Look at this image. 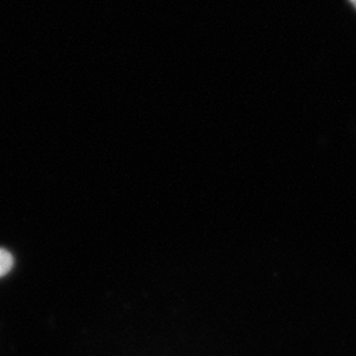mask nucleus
I'll use <instances>...</instances> for the list:
<instances>
[{
    "instance_id": "1",
    "label": "nucleus",
    "mask_w": 356,
    "mask_h": 356,
    "mask_svg": "<svg viewBox=\"0 0 356 356\" xmlns=\"http://www.w3.org/2000/svg\"><path fill=\"white\" fill-rule=\"evenodd\" d=\"M13 266V254L8 251L0 248V277L6 276Z\"/></svg>"
},
{
    "instance_id": "2",
    "label": "nucleus",
    "mask_w": 356,
    "mask_h": 356,
    "mask_svg": "<svg viewBox=\"0 0 356 356\" xmlns=\"http://www.w3.org/2000/svg\"><path fill=\"white\" fill-rule=\"evenodd\" d=\"M350 1H351V3H353V4H354V7H355V8H356V0H350Z\"/></svg>"
}]
</instances>
